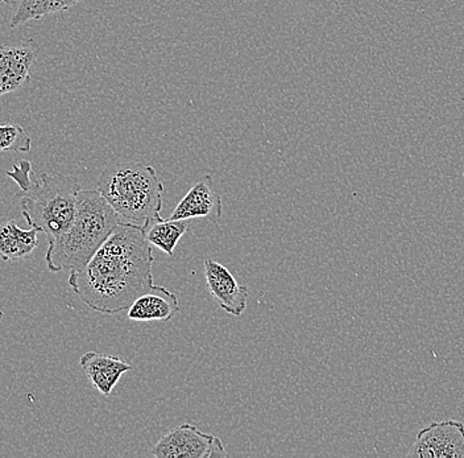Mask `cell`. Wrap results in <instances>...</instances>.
Listing matches in <instances>:
<instances>
[{
    "instance_id": "cell-13",
    "label": "cell",
    "mask_w": 464,
    "mask_h": 458,
    "mask_svg": "<svg viewBox=\"0 0 464 458\" xmlns=\"http://www.w3.org/2000/svg\"><path fill=\"white\" fill-rule=\"evenodd\" d=\"M81 2L83 0H17L14 5L10 25L16 28L32 20L65 13Z\"/></svg>"
},
{
    "instance_id": "cell-4",
    "label": "cell",
    "mask_w": 464,
    "mask_h": 458,
    "mask_svg": "<svg viewBox=\"0 0 464 458\" xmlns=\"http://www.w3.org/2000/svg\"><path fill=\"white\" fill-rule=\"evenodd\" d=\"M97 190L121 219L150 223L161 219L164 184L155 168L143 163H115L98 179Z\"/></svg>"
},
{
    "instance_id": "cell-6",
    "label": "cell",
    "mask_w": 464,
    "mask_h": 458,
    "mask_svg": "<svg viewBox=\"0 0 464 458\" xmlns=\"http://www.w3.org/2000/svg\"><path fill=\"white\" fill-rule=\"evenodd\" d=\"M406 457L464 458L463 423L443 420L425 425Z\"/></svg>"
},
{
    "instance_id": "cell-14",
    "label": "cell",
    "mask_w": 464,
    "mask_h": 458,
    "mask_svg": "<svg viewBox=\"0 0 464 458\" xmlns=\"http://www.w3.org/2000/svg\"><path fill=\"white\" fill-rule=\"evenodd\" d=\"M145 237L153 248L173 257L179 239L188 231L187 219H158L144 223Z\"/></svg>"
},
{
    "instance_id": "cell-8",
    "label": "cell",
    "mask_w": 464,
    "mask_h": 458,
    "mask_svg": "<svg viewBox=\"0 0 464 458\" xmlns=\"http://www.w3.org/2000/svg\"><path fill=\"white\" fill-rule=\"evenodd\" d=\"M205 279L208 292L223 311L235 317L243 315L248 301V287L237 283L228 268L213 259L205 260Z\"/></svg>"
},
{
    "instance_id": "cell-12",
    "label": "cell",
    "mask_w": 464,
    "mask_h": 458,
    "mask_svg": "<svg viewBox=\"0 0 464 458\" xmlns=\"http://www.w3.org/2000/svg\"><path fill=\"white\" fill-rule=\"evenodd\" d=\"M179 311V298L173 292H150L140 296L129 309V318L132 321H169Z\"/></svg>"
},
{
    "instance_id": "cell-15",
    "label": "cell",
    "mask_w": 464,
    "mask_h": 458,
    "mask_svg": "<svg viewBox=\"0 0 464 458\" xmlns=\"http://www.w3.org/2000/svg\"><path fill=\"white\" fill-rule=\"evenodd\" d=\"M31 147L32 139L20 124H0V153H25Z\"/></svg>"
},
{
    "instance_id": "cell-7",
    "label": "cell",
    "mask_w": 464,
    "mask_h": 458,
    "mask_svg": "<svg viewBox=\"0 0 464 458\" xmlns=\"http://www.w3.org/2000/svg\"><path fill=\"white\" fill-rule=\"evenodd\" d=\"M223 214V201L217 192L213 178L203 175L194 182L190 190L179 202L168 219H206L219 226Z\"/></svg>"
},
{
    "instance_id": "cell-1",
    "label": "cell",
    "mask_w": 464,
    "mask_h": 458,
    "mask_svg": "<svg viewBox=\"0 0 464 458\" xmlns=\"http://www.w3.org/2000/svg\"><path fill=\"white\" fill-rule=\"evenodd\" d=\"M152 246L144 225L121 222L82 269L69 274V286L92 311H129L140 296L165 291L153 283Z\"/></svg>"
},
{
    "instance_id": "cell-5",
    "label": "cell",
    "mask_w": 464,
    "mask_h": 458,
    "mask_svg": "<svg viewBox=\"0 0 464 458\" xmlns=\"http://www.w3.org/2000/svg\"><path fill=\"white\" fill-rule=\"evenodd\" d=\"M152 454L156 458H211L227 453L222 440L214 434H205L196 425L181 424L153 445Z\"/></svg>"
},
{
    "instance_id": "cell-10",
    "label": "cell",
    "mask_w": 464,
    "mask_h": 458,
    "mask_svg": "<svg viewBox=\"0 0 464 458\" xmlns=\"http://www.w3.org/2000/svg\"><path fill=\"white\" fill-rule=\"evenodd\" d=\"M80 364L90 384L104 396L111 395L119 379L133 370L130 364L121 361L119 356L95 352L85 353L81 356Z\"/></svg>"
},
{
    "instance_id": "cell-3",
    "label": "cell",
    "mask_w": 464,
    "mask_h": 458,
    "mask_svg": "<svg viewBox=\"0 0 464 458\" xmlns=\"http://www.w3.org/2000/svg\"><path fill=\"white\" fill-rule=\"evenodd\" d=\"M121 222V216L98 190H81L71 228L49 243L45 254L49 271L82 269Z\"/></svg>"
},
{
    "instance_id": "cell-2",
    "label": "cell",
    "mask_w": 464,
    "mask_h": 458,
    "mask_svg": "<svg viewBox=\"0 0 464 458\" xmlns=\"http://www.w3.org/2000/svg\"><path fill=\"white\" fill-rule=\"evenodd\" d=\"M7 176L19 185L16 199L31 228L39 229L52 243L63 236L77 213L81 184L74 176L43 172L37 178L27 161L14 165Z\"/></svg>"
},
{
    "instance_id": "cell-16",
    "label": "cell",
    "mask_w": 464,
    "mask_h": 458,
    "mask_svg": "<svg viewBox=\"0 0 464 458\" xmlns=\"http://www.w3.org/2000/svg\"><path fill=\"white\" fill-rule=\"evenodd\" d=\"M17 0H0V3H3V5H14V3H16Z\"/></svg>"
},
{
    "instance_id": "cell-11",
    "label": "cell",
    "mask_w": 464,
    "mask_h": 458,
    "mask_svg": "<svg viewBox=\"0 0 464 458\" xmlns=\"http://www.w3.org/2000/svg\"><path fill=\"white\" fill-rule=\"evenodd\" d=\"M37 228L29 230L20 228L16 221H7L0 225V259L5 262H17L28 259L39 246Z\"/></svg>"
},
{
    "instance_id": "cell-9",
    "label": "cell",
    "mask_w": 464,
    "mask_h": 458,
    "mask_svg": "<svg viewBox=\"0 0 464 458\" xmlns=\"http://www.w3.org/2000/svg\"><path fill=\"white\" fill-rule=\"evenodd\" d=\"M37 60L34 45H0V98L24 88Z\"/></svg>"
},
{
    "instance_id": "cell-17",
    "label": "cell",
    "mask_w": 464,
    "mask_h": 458,
    "mask_svg": "<svg viewBox=\"0 0 464 458\" xmlns=\"http://www.w3.org/2000/svg\"><path fill=\"white\" fill-rule=\"evenodd\" d=\"M3 317H5V312L0 309V323H2Z\"/></svg>"
}]
</instances>
